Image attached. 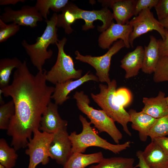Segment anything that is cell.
<instances>
[{
    "mask_svg": "<svg viewBox=\"0 0 168 168\" xmlns=\"http://www.w3.org/2000/svg\"><path fill=\"white\" fill-rule=\"evenodd\" d=\"M47 71H39L35 75L24 60L15 70L12 83L0 89L5 97H12L15 114L7 133L12 137L11 146L16 150L27 147L34 131L39 129L42 114L51 102L54 87L48 86Z\"/></svg>",
    "mask_w": 168,
    "mask_h": 168,
    "instance_id": "6da1fadb",
    "label": "cell"
},
{
    "mask_svg": "<svg viewBox=\"0 0 168 168\" xmlns=\"http://www.w3.org/2000/svg\"><path fill=\"white\" fill-rule=\"evenodd\" d=\"M58 14H53L49 20H45V28L42 35L37 37L34 44H29L25 40L21 44L26 54L29 56L33 65L38 70H42L43 67L46 60L50 59L53 51L47 49L50 44H56L59 40L58 38L56 26Z\"/></svg>",
    "mask_w": 168,
    "mask_h": 168,
    "instance_id": "7a4b0ae2",
    "label": "cell"
},
{
    "mask_svg": "<svg viewBox=\"0 0 168 168\" xmlns=\"http://www.w3.org/2000/svg\"><path fill=\"white\" fill-rule=\"evenodd\" d=\"M79 119L81 122L82 129V132L77 133L73 131L69 135L72 143V152L83 153L86 149L91 147H100L109 150L115 154H118L126 150L131 146V142L126 141L123 144H113L98 135L82 115H80Z\"/></svg>",
    "mask_w": 168,
    "mask_h": 168,
    "instance_id": "3957f363",
    "label": "cell"
},
{
    "mask_svg": "<svg viewBox=\"0 0 168 168\" xmlns=\"http://www.w3.org/2000/svg\"><path fill=\"white\" fill-rule=\"evenodd\" d=\"M117 86L116 81L113 79L107 85L100 84L99 93L96 94L91 93V95L94 101L102 110L115 122L121 125L124 132L131 136L132 134L128 126V123L130 122L129 114L124 107L117 103L114 97Z\"/></svg>",
    "mask_w": 168,
    "mask_h": 168,
    "instance_id": "277c9868",
    "label": "cell"
},
{
    "mask_svg": "<svg viewBox=\"0 0 168 168\" xmlns=\"http://www.w3.org/2000/svg\"><path fill=\"white\" fill-rule=\"evenodd\" d=\"M73 98L76 100L78 109L89 119L91 124L100 132L107 133L116 143L119 144L123 135L116 126L115 121L102 110H96L91 106L90 100L84 91H76Z\"/></svg>",
    "mask_w": 168,
    "mask_h": 168,
    "instance_id": "5b68a950",
    "label": "cell"
},
{
    "mask_svg": "<svg viewBox=\"0 0 168 168\" xmlns=\"http://www.w3.org/2000/svg\"><path fill=\"white\" fill-rule=\"evenodd\" d=\"M67 41V39L64 37L56 43L58 49L57 60L46 73L47 81L54 85L82 77V70L75 68L72 58L64 51V47Z\"/></svg>",
    "mask_w": 168,
    "mask_h": 168,
    "instance_id": "8992f818",
    "label": "cell"
},
{
    "mask_svg": "<svg viewBox=\"0 0 168 168\" xmlns=\"http://www.w3.org/2000/svg\"><path fill=\"white\" fill-rule=\"evenodd\" d=\"M33 137L29 139L26 150V154L29 156L28 168H36L39 164L46 165L49 161V149L53 139L54 133L40 132L35 130Z\"/></svg>",
    "mask_w": 168,
    "mask_h": 168,
    "instance_id": "52a82bcc",
    "label": "cell"
},
{
    "mask_svg": "<svg viewBox=\"0 0 168 168\" xmlns=\"http://www.w3.org/2000/svg\"><path fill=\"white\" fill-rule=\"evenodd\" d=\"M124 47L125 45L124 41L119 40L114 42L107 52L102 56H84L76 50L75 52V58L76 59L87 63L93 67L96 70V76L99 82H106L108 85L111 81L109 77V71L112 57Z\"/></svg>",
    "mask_w": 168,
    "mask_h": 168,
    "instance_id": "ba28073f",
    "label": "cell"
},
{
    "mask_svg": "<svg viewBox=\"0 0 168 168\" xmlns=\"http://www.w3.org/2000/svg\"><path fill=\"white\" fill-rule=\"evenodd\" d=\"M129 22L133 28L129 38L130 44L132 48L133 47V42L136 38L153 30L159 33L163 40L165 39L166 30L161 23L155 18L150 9L142 10Z\"/></svg>",
    "mask_w": 168,
    "mask_h": 168,
    "instance_id": "9c48e42d",
    "label": "cell"
},
{
    "mask_svg": "<svg viewBox=\"0 0 168 168\" xmlns=\"http://www.w3.org/2000/svg\"><path fill=\"white\" fill-rule=\"evenodd\" d=\"M68 4L73 14L75 21L79 19H83L85 21V24L82 26V30H83L94 28L95 26L93 24V22L99 20L102 21V25L98 26L97 30L98 31L102 32L107 29L113 22V13L107 7H103L100 10L90 11L81 9L70 1Z\"/></svg>",
    "mask_w": 168,
    "mask_h": 168,
    "instance_id": "30bf717a",
    "label": "cell"
},
{
    "mask_svg": "<svg viewBox=\"0 0 168 168\" xmlns=\"http://www.w3.org/2000/svg\"><path fill=\"white\" fill-rule=\"evenodd\" d=\"M4 12L0 16L4 23H14L19 26L36 27L43 17L35 6L24 5L20 9L14 10L9 7H5Z\"/></svg>",
    "mask_w": 168,
    "mask_h": 168,
    "instance_id": "8fae6325",
    "label": "cell"
},
{
    "mask_svg": "<svg viewBox=\"0 0 168 168\" xmlns=\"http://www.w3.org/2000/svg\"><path fill=\"white\" fill-rule=\"evenodd\" d=\"M49 157L63 166L72 154V143L67 127L58 129L54 133L49 149Z\"/></svg>",
    "mask_w": 168,
    "mask_h": 168,
    "instance_id": "7c38bea8",
    "label": "cell"
},
{
    "mask_svg": "<svg viewBox=\"0 0 168 168\" xmlns=\"http://www.w3.org/2000/svg\"><path fill=\"white\" fill-rule=\"evenodd\" d=\"M133 30V27L129 22L125 25H121L113 21L99 35L98 45L103 49H109L113 43L118 40H121L124 41L125 47L129 48L131 47L129 38Z\"/></svg>",
    "mask_w": 168,
    "mask_h": 168,
    "instance_id": "4fadbf2b",
    "label": "cell"
},
{
    "mask_svg": "<svg viewBox=\"0 0 168 168\" xmlns=\"http://www.w3.org/2000/svg\"><path fill=\"white\" fill-rule=\"evenodd\" d=\"M90 72V71L88 72L83 76L75 80H70L55 84L51 99H54L56 104L61 105L69 99L68 95L70 93L77 87L90 81L98 82L97 77Z\"/></svg>",
    "mask_w": 168,
    "mask_h": 168,
    "instance_id": "5bb4252c",
    "label": "cell"
},
{
    "mask_svg": "<svg viewBox=\"0 0 168 168\" xmlns=\"http://www.w3.org/2000/svg\"><path fill=\"white\" fill-rule=\"evenodd\" d=\"M58 105L51 101L43 113L39 129L42 132L54 133L58 129L67 127L68 122L60 117L58 110Z\"/></svg>",
    "mask_w": 168,
    "mask_h": 168,
    "instance_id": "9a60e30c",
    "label": "cell"
},
{
    "mask_svg": "<svg viewBox=\"0 0 168 168\" xmlns=\"http://www.w3.org/2000/svg\"><path fill=\"white\" fill-rule=\"evenodd\" d=\"M130 116L131 127L138 132L140 139L145 142L149 137L150 130L157 120L142 111L137 112L130 109L128 112Z\"/></svg>",
    "mask_w": 168,
    "mask_h": 168,
    "instance_id": "2e32d148",
    "label": "cell"
},
{
    "mask_svg": "<svg viewBox=\"0 0 168 168\" xmlns=\"http://www.w3.org/2000/svg\"><path fill=\"white\" fill-rule=\"evenodd\" d=\"M144 48L138 45L133 51L127 54L121 60L120 67L125 72V78L128 79L137 76L142 66Z\"/></svg>",
    "mask_w": 168,
    "mask_h": 168,
    "instance_id": "e0dca14e",
    "label": "cell"
},
{
    "mask_svg": "<svg viewBox=\"0 0 168 168\" xmlns=\"http://www.w3.org/2000/svg\"><path fill=\"white\" fill-rule=\"evenodd\" d=\"M142 155L149 168H168V156L154 141H152L146 147Z\"/></svg>",
    "mask_w": 168,
    "mask_h": 168,
    "instance_id": "ac0fdd59",
    "label": "cell"
},
{
    "mask_svg": "<svg viewBox=\"0 0 168 168\" xmlns=\"http://www.w3.org/2000/svg\"><path fill=\"white\" fill-rule=\"evenodd\" d=\"M143 112L157 119L168 114V105L165 94L160 91L156 97L143 98Z\"/></svg>",
    "mask_w": 168,
    "mask_h": 168,
    "instance_id": "d6986e66",
    "label": "cell"
},
{
    "mask_svg": "<svg viewBox=\"0 0 168 168\" xmlns=\"http://www.w3.org/2000/svg\"><path fill=\"white\" fill-rule=\"evenodd\" d=\"M137 0H112L110 7L117 23L125 25L134 14Z\"/></svg>",
    "mask_w": 168,
    "mask_h": 168,
    "instance_id": "ffe728a7",
    "label": "cell"
},
{
    "mask_svg": "<svg viewBox=\"0 0 168 168\" xmlns=\"http://www.w3.org/2000/svg\"><path fill=\"white\" fill-rule=\"evenodd\" d=\"M160 57L159 40L151 35L148 45L144 46L142 71L146 74L154 73Z\"/></svg>",
    "mask_w": 168,
    "mask_h": 168,
    "instance_id": "44dd1931",
    "label": "cell"
},
{
    "mask_svg": "<svg viewBox=\"0 0 168 168\" xmlns=\"http://www.w3.org/2000/svg\"><path fill=\"white\" fill-rule=\"evenodd\" d=\"M104 158L101 152L90 154L73 153L63 168H85L90 165L99 163Z\"/></svg>",
    "mask_w": 168,
    "mask_h": 168,
    "instance_id": "7402d4cb",
    "label": "cell"
},
{
    "mask_svg": "<svg viewBox=\"0 0 168 168\" xmlns=\"http://www.w3.org/2000/svg\"><path fill=\"white\" fill-rule=\"evenodd\" d=\"M22 62L16 57L12 58H4L0 59V89L9 84L10 76L13 70L18 68Z\"/></svg>",
    "mask_w": 168,
    "mask_h": 168,
    "instance_id": "603a6c76",
    "label": "cell"
},
{
    "mask_svg": "<svg viewBox=\"0 0 168 168\" xmlns=\"http://www.w3.org/2000/svg\"><path fill=\"white\" fill-rule=\"evenodd\" d=\"M135 159L133 158L114 157L104 158L96 165L88 168H134Z\"/></svg>",
    "mask_w": 168,
    "mask_h": 168,
    "instance_id": "cb8c5ba5",
    "label": "cell"
},
{
    "mask_svg": "<svg viewBox=\"0 0 168 168\" xmlns=\"http://www.w3.org/2000/svg\"><path fill=\"white\" fill-rule=\"evenodd\" d=\"M69 2L68 0H37L35 6L43 18L47 20L49 9L56 12H61Z\"/></svg>",
    "mask_w": 168,
    "mask_h": 168,
    "instance_id": "d4e9b609",
    "label": "cell"
},
{
    "mask_svg": "<svg viewBox=\"0 0 168 168\" xmlns=\"http://www.w3.org/2000/svg\"><path fill=\"white\" fill-rule=\"evenodd\" d=\"M14 147H10L3 138L0 139V164L6 168H13L15 166L18 155Z\"/></svg>",
    "mask_w": 168,
    "mask_h": 168,
    "instance_id": "484cf974",
    "label": "cell"
},
{
    "mask_svg": "<svg viewBox=\"0 0 168 168\" xmlns=\"http://www.w3.org/2000/svg\"><path fill=\"white\" fill-rule=\"evenodd\" d=\"M15 113V107L12 100L0 106V129L7 130Z\"/></svg>",
    "mask_w": 168,
    "mask_h": 168,
    "instance_id": "4316f807",
    "label": "cell"
},
{
    "mask_svg": "<svg viewBox=\"0 0 168 168\" xmlns=\"http://www.w3.org/2000/svg\"><path fill=\"white\" fill-rule=\"evenodd\" d=\"M168 135V114L157 119L151 128L149 135L151 140Z\"/></svg>",
    "mask_w": 168,
    "mask_h": 168,
    "instance_id": "83f0119b",
    "label": "cell"
},
{
    "mask_svg": "<svg viewBox=\"0 0 168 168\" xmlns=\"http://www.w3.org/2000/svg\"><path fill=\"white\" fill-rule=\"evenodd\" d=\"M153 80L158 83L168 82V57H160L154 72Z\"/></svg>",
    "mask_w": 168,
    "mask_h": 168,
    "instance_id": "f1b7e54d",
    "label": "cell"
},
{
    "mask_svg": "<svg viewBox=\"0 0 168 168\" xmlns=\"http://www.w3.org/2000/svg\"><path fill=\"white\" fill-rule=\"evenodd\" d=\"M20 30V26L14 23L7 24L0 19V42L6 41L17 33Z\"/></svg>",
    "mask_w": 168,
    "mask_h": 168,
    "instance_id": "f546056e",
    "label": "cell"
},
{
    "mask_svg": "<svg viewBox=\"0 0 168 168\" xmlns=\"http://www.w3.org/2000/svg\"><path fill=\"white\" fill-rule=\"evenodd\" d=\"M114 96L117 103L124 108L128 105L132 99L131 92L125 87H121L116 89Z\"/></svg>",
    "mask_w": 168,
    "mask_h": 168,
    "instance_id": "4dcf8cb0",
    "label": "cell"
},
{
    "mask_svg": "<svg viewBox=\"0 0 168 168\" xmlns=\"http://www.w3.org/2000/svg\"><path fill=\"white\" fill-rule=\"evenodd\" d=\"M154 7L159 21L168 17V0H158Z\"/></svg>",
    "mask_w": 168,
    "mask_h": 168,
    "instance_id": "1f68e13d",
    "label": "cell"
},
{
    "mask_svg": "<svg viewBox=\"0 0 168 168\" xmlns=\"http://www.w3.org/2000/svg\"><path fill=\"white\" fill-rule=\"evenodd\" d=\"M158 0H137L135 7L134 16H136L142 10L151 9L155 7Z\"/></svg>",
    "mask_w": 168,
    "mask_h": 168,
    "instance_id": "d6a6232c",
    "label": "cell"
},
{
    "mask_svg": "<svg viewBox=\"0 0 168 168\" xmlns=\"http://www.w3.org/2000/svg\"><path fill=\"white\" fill-rule=\"evenodd\" d=\"M158 40L160 57H168V31L166 30V35L164 40L161 39Z\"/></svg>",
    "mask_w": 168,
    "mask_h": 168,
    "instance_id": "836d02e7",
    "label": "cell"
},
{
    "mask_svg": "<svg viewBox=\"0 0 168 168\" xmlns=\"http://www.w3.org/2000/svg\"><path fill=\"white\" fill-rule=\"evenodd\" d=\"M151 141L157 143L168 156V137L166 136L157 138Z\"/></svg>",
    "mask_w": 168,
    "mask_h": 168,
    "instance_id": "e575fe53",
    "label": "cell"
},
{
    "mask_svg": "<svg viewBox=\"0 0 168 168\" xmlns=\"http://www.w3.org/2000/svg\"><path fill=\"white\" fill-rule=\"evenodd\" d=\"M136 155L138 159V162L136 167L139 168H149L144 160L142 155V151L139 150L137 152Z\"/></svg>",
    "mask_w": 168,
    "mask_h": 168,
    "instance_id": "d590c367",
    "label": "cell"
},
{
    "mask_svg": "<svg viewBox=\"0 0 168 168\" xmlns=\"http://www.w3.org/2000/svg\"><path fill=\"white\" fill-rule=\"evenodd\" d=\"M25 0H0V5H14L19 2H25Z\"/></svg>",
    "mask_w": 168,
    "mask_h": 168,
    "instance_id": "8d00e7d4",
    "label": "cell"
},
{
    "mask_svg": "<svg viewBox=\"0 0 168 168\" xmlns=\"http://www.w3.org/2000/svg\"><path fill=\"white\" fill-rule=\"evenodd\" d=\"M160 21L162 24L165 29L168 31V17Z\"/></svg>",
    "mask_w": 168,
    "mask_h": 168,
    "instance_id": "74e56055",
    "label": "cell"
},
{
    "mask_svg": "<svg viewBox=\"0 0 168 168\" xmlns=\"http://www.w3.org/2000/svg\"><path fill=\"white\" fill-rule=\"evenodd\" d=\"M0 168H6L5 167H4V166H3V165L0 164Z\"/></svg>",
    "mask_w": 168,
    "mask_h": 168,
    "instance_id": "f35d334b",
    "label": "cell"
},
{
    "mask_svg": "<svg viewBox=\"0 0 168 168\" xmlns=\"http://www.w3.org/2000/svg\"><path fill=\"white\" fill-rule=\"evenodd\" d=\"M166 101H167V102L168 105V96L166 97Z\"/></svg>",
    "mask_w": 168,
    "mask_h": 168,
    "instance_id": "ab89813d",
    "label": "cell"
}]
</instances>
